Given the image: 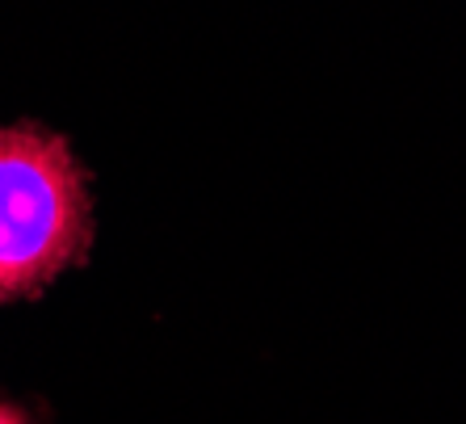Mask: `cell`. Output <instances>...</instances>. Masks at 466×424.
<instances>
[{
	"label": "cell",
	"mask_w": 466,
	"mask_h": 424,
	"mask_svg": "<svg viewBox=\"0 0 466 424\" xmlns=\"http://www.w3.org/2000/svg\"><path fill=\"white\" fill-rule=\"evenodd\" d=\"M0 424H25V416L13 412V408H0Z\"/></svg>",
	"instance_id": "2"
},
{
	"label": "cell",
	"mask_w": 466,
	"mask_h": 424,
	"mask_svg": "<svg viewBox=\"0 0 466 424\" xmlns=\"http://www.w3.org/2000/svg\"><path fill=\"white\" fill-rule=\"evenodd\" d=\"M88 239L85 177L64 139L0 131V298L43 290Z\"/></svg>",
	"instance_id": "1"
}]
</instances>
